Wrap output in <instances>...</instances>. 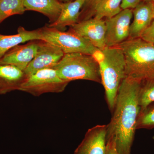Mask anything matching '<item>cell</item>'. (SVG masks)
Segmentation results:
<instances>
[{
  "instance_id": "cell-1",
  "label": "cell",
  "mask_w": 154,
  "mask_h": 154,
  "mask_svg": "<svg viewBox=\"0 0 154 154\" xmlns=\"http://www.w3.org/2000/svg\"><path fill=\"white\" fill-rule=\"evenodd\" d=\"M141 81L126 76L117 94L113 115L107 125L106 140H114L119 154H131L140 107L139 103Z\"/></svg>"
},
{
  "instance_id": "cell-2",
  "label": "cell",
  "mask_w": 154,
  "mask_h": 154,
  "mask_svg": "<svg viewBox=\"0 0 154 154\" xmlns=\"http://www.w3.org/2000/svg\"><path fill=\"white\" fill-rule=\"evenodd\" d=\"M96 58L100 66L106 101L110 111L113 112L119 87L126 77L124 53L119 46L106 47Z\"/></svg>"
},
{
  "instance_id": "cell-3",
  "label": "cell",
  "mask_w": 154,
  "mask_h": 154,
  "mask_svg": "<svg viewBox=\"0 0 154 154\" xmlns=\"http://www.w3.org/2000/svg\"><path fill=\"white\" fill-rule=\"evenodd\" d=\"M125 58L126 76L140 81L154 78V45L140 38H128L119 45Z\"/></svg>"
},
{
  "instance_id": "cell-4",
  "label": "cell",
  "mask_w": 154,
  "mask_h": 154,
  "mask_svg": "<svg viewBox=\"0 0 154 154\" xmlns=\"http://www.w3.org/2000/svg\"><path fill=\"white\" fill-rule=\"evenodd\" d=\"M52 69L61 79L69 83L84 80L102 84L99 61L96 57L85 54H66Z\"/></svg>"
},
{
  "instance_id": "cell-5",
  "label": "cell",
  "mask_w": 154,
  "mask_h": 154,
  "mask_svg": "<svg viewBox=\"0 0 154 154\" xmlns=\"http://www.w3.org/2000/svg\"><path fill=\"white\" fill-rule=\"evenodd\" d=\"M39 29L43 40L57 46L64 54L80 53L96 57L101 52L87 39L69 30L66 32L48 25Z\"/></svg>"
},
{
  "instance_id": "cell-6",
  "label": "cell",
  "mask_w": 154,
  "mask_h": 154,
  "mask_svg": "<svg viewBox=\"0 0 154 154\" xmlns=\"http://www.w3.org/2000/svg\"><path fill=\"white\" fill-rule=\"evenodd\" d=\"M69 83L61 79L54 69H43L27 77L19 91L34 96L47 93H60L64 91Z\"/></svg>"
},
{
  "instance_id": "cell-7",
  "label": "cell",
  "mask_w": 154,
  "mask_h": 154,
  "mask_svg": "<svg viewBox=\"0 0 154 154\" xmlns=\"http://www.w3.org/2000/svg\"><path fill=\"white\" fill-rule=\"evenodd\" d=\"M132 9L122 10L115 16L105 20L106 47L118 46L129 38Z\"/></svg>"
},
{
  "instance_id": "cell-8",
  "label": "cell",
  "mask_w": 154,
  "mask_h": 154,
  "mask_svg": "<svg viewBox=\"0 0 154 154\" xmlns=\"http://www.w3.org/2000/svg\"><path fill=\"white\" fill-rule=\"evenodd\" d=\"M64 53L54 45L38 40L36 55L24 71L27 77L45 69H52L63 57Z\"/></svg>"
},
{
  "instance_id": "cell-9",
  "label": "cell",
  "mask_w": 154,
  "mask_h": 154,
  "mask_svg": "<svg viewBox=\"0 0 154 154\" xmlns=\"http://www.w3.org/2000/svg\"><path fill=\"white\" fill-rule=\"evenodd\" d=\"M105 30V21L94 17L78 22L70 26L69 30L87 39L102 51L106 47Z\"/></svg>"
},
{
  "instance_id": "cell-10",
  "label": "cell",
  "mask_w": 154,
  "mask_h": 154,
  "mask_svg": "<svg viewBox=\"0 0 154 154\" xmlns=\"http://www.w3.org/2000/svg\"><path fill=\"white\" fill-rule=\"evenodd\" d=\"M107 125H97L88 130L74 154H106Z\"/></svg>"
},
{
  "instance_id": "cell-11",
  "label": "cell",
  "mask_w": 154,
  "mask_h": 154,
  "mask_svg": "<svg viewBox=\"0 0 154 154\" xmlns=\"http://www.w3.org/2000/svg\"><path fill=\"white\" fill-rule=\"evenodd\" d=\"M38 40L19 45L9 50L0 59V64L10 65L24 71L36 55Z\"/></svg>"
},
{
  "instance_id": "cell-12",
  "label": "cell",
  "mask_w": 154,
  "mask_h": 154,
  "mask_svg": "<svg viewBox=\"0 0 154 154\" xmlns=\"http://www.w3.org/2000/svg\"><path fill=\"white\" fill-rule=\"evenodd\" d=\"M132 10L134 19L131 24L129 38H140L154 19L153 3L142 1Z\"/></svg>"
},
{
  "instance_id": "cell-13",
  "label": "cell",
  "mask_w": 154,
  "mask_h": 154,
  "mask_svg": "<svg viewBox=\"0 0 154 154\" xmlns=\"http://www.w3.org/2000/svg\"><path fill=\"white\" fill-rule=\"evenodd\" d=\"M27 78L25 72L18 68L0 64V95L19 91Z\"/></svg>"
},
{
  "instance_id": "cell-14",
  "label": "cell",
  "mask_w": 154,
  "mask_h": 154,
  "mask_svg": "<svg viewBox=\"0 0 154 154\" xmlns=\"http://www.w3.org/2000/svg\"><path fill=\"white\" fill-rule=\"evenodd\" d=\"M36 40H43L39 28L28 30L20 26L18 29V33L15 35L0 34V59L9 50L15 46L26 42Z\"/></svg>"
},
{
  "instance_id": "cell-15",
  "label": "cell",
  "mask_w": 154,
  "mask_h": 154,
  "mask_svg": "<svg viewBox=\"0 0 154 154\" xmlns=\"http://www.w3.org/2000/svg\"><path fill=\"white\" fill-rule=\"evenodd\" d=\"M85 0H75L62 3L61 11L57 20L48 26L61 30L66 26H72L79 21L81 10Z\"/></svg>"
},
{
  "instance_id": "cell-16",
  "label": "cell",
  "mask_w": 154,
  "mask_h": 154,
  "mask_svg": "<svg viewBox=\"0 0 154 154\" xmlns=\"http://www.w3.org/2000/svg\"><path fill=\"white\" fill-rule=\"evenodd\" d=\"M26 11H36L49 19L50 23L55 22L60 15L62 3L58 0H23Z\"/></svg>"
},
{
  "instance_id": "cell-17",
  "label": "cell",
  "mask_w": 154,
  "mask_h": 154,
  "mask_svg": "<svg viewBox=\"0 0 154 154\" xmlns=\"http://www.w3.org/2000/svg\"><path fill=\"white\" fill-rule=\"evenodd\" d=\"M122 0H100L95 7L93 16L99 19L110 18L120 13Z\"/></svg>"
},
{
  "instance_id": "cell-18",
  "label": "cell",
  "mask_w": 154,
  "mask_h": 154,
  "mask_svg": "<svg viewBox=\"0 0 154 154\" xmlns=\"http://www.w3.org/2000/svg\"><path fill=\"white\" fill-rule=\"evenodd\" d=\"M25 11L23 0H0V24L9 17L23 14Z\"/></svg>"
},
{
  "instance_id": "cell-19",
  "label": "cell",
  "mask_w": 154,
  "mask_h": 154,
  "mask_svg": "<svg viewBox=\"0 0 154 154\" xmlns=\"http://www.w3.org/2000/svg\"><path fill=\"white\" fill-rule=\"evenodd\" d=\"M154 102V78L141 81L140 91V112H143Z\"/></svg>"
},
{
  "instance_id": "cell-20",
  "label": "cell",
  "mask_w": 154,
  "mask_h": 154,
  "mask_svg": "<svg viewBox=\"0 0 154 154\" xmlns=\"http://www.w3.org/2000/svg\"><path fill=\"white\" fill-rule=\"evenodd\" d=\"M154 127V106H149L145 110L140 112L138 117L137 129Z\"/></svg>"
},
{
  "instance_id": "cell-21",
  "label": "cell",
  "mask_w": 154,
  "mask_h": 154,
  "mask_svg": "<svg viewBox=\"0 0 154 154\" xmlns=\"http://www.w3.org/2000/svg\"><path fill=\"white\" fill-rule=\"evenodd\" d=\"M100 0H85V4L81 10L80 19L87 20L93 16L95 7Z\"/></svg>"
},
{
  "instance_id": "cell-22",
  "label": "cell",
  "mask_w": 154,
  "mask_h": 154,
  "mask_svg": "<svg viewBox=\"0 0 154 154\" xmlns=\"http://www.w3.org/2000/svg\"><path fill=\"white\" fill-rule=\"evenodd\" d=\"M140 38L154 45V19L149 26L141 34Z\"/></svg>"
},
{
  "instance_id": "cell-23",
  "label": "cell",
  "mask_w": 154,
  "mask_h": 154,
  "mask_svg": "<svg viewBox=\"0 0 154 154\" xmlns=\"http://www.w3.org/2000/svg\"><path fill=\"white\" fill-rule=\"evenodd\" d=\"M142 1V0H122L121 8L122 10L127 9H133Z\"/></svg>"
},
{
  "instance_id": "cell-24",
  "label": "cell",
  "mask_w": 154,
  "mask_h": 154,
  "mask_svg": "<svg viewBox=\"0 0 154 154\" xmlns=\"http://www.w3.org/2000/svg\"><path fill=\"white\" fill-rule=\"evenodd\" d=\"M106 154H119L116 147L115 141L112 138L107 139Z\"/></svg>"
},
{
  "instance_id": "cell-25",
  "label": "cell",
  "mask_w": 154,
  "mask_h": 154,
  "mask_svg": "<svg viewBox=\"0 0 154 154\" xmlns=\"http://www.w3.org/2000/svg\"><path fill=\"white\" fill-rule=\"evenodd\" d=\"M58 1L62 3L69 2L72 1V0H58Z\"/></svg>"
},
{
  "instance_id": "cell-26",
  "label": "cell",
  "mask_w": 154,
  "mask_h": 154,
  "mask_svg": "<svg viewBox=\"0 0 154 154\" xmlns=\"http://www.w3.org/2000/svg\"><path fill=\"white\" fill-rule=\"evenodd\" d=\"M143 1L146 2L154 3V0H143Z\"/></svg>"
},
{
  "instance_id": "cell-27",
  "label": "cell",
  "mask_w": 154,
  "mask_h": 154,
  "mask_svg": "<svg viewBox=\"0 0 154 154\" xmlns=\"http://www.w3.org/2000/svg\"><path fill=\"white\" fill-rule=\"evenodd\" d=\"M153 5H154V3H153Z\"/></svg>"
}]
</instances>
